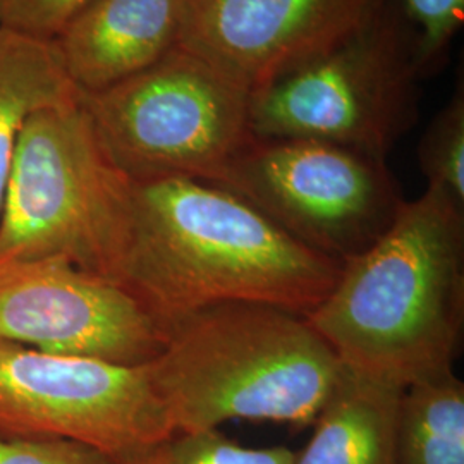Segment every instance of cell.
<instances>
[{
  "label": "cell",
  "mask_w": 464,
  "mask_h": 464,
  "mask_svg": "<svg viewBox=\"0 0 464 464\" xmlns=\"http://www.w3.org/2000/svg\"><path fill=\"white\" fill-rule=\"evenodd\" d=\"M341 270L220 186L193 178L130 179L114 281L166 331L181 316L234 301L306 316Z\"/></svg>",
  "instance_id": "obj_1"
},
{
  "label": "cell",
  "mask_w": 464,
  "mask_h": 464,
  "mask_svg": "<svg viewBox=\"0 0 464 464\" xmlns=\"http://www.w3.org/2000/svg\"><path fill=\"white\" fill-rule=\"evenodd\" d=\"M341 363L408 387L454 372L464 331V207L427 188L343 266L306 315Z\"/></svg>",
  "instance_id": "obj_2"
},
{
  "label": "cell",
  "mask_w": 464,
  "mask_h": 464,
  "mask_svg": "<svg viewBox=\"0 0 464 464\" xmlns=\"http://www.w3.org/2000/svg\"><path fill=\"white\" fill-rule=\"evenodd\" d=\"M174 431L232 420L314 425L344 365L308 318L262 303H218L169 325L147 363Z\"/></svg>",
  "instance_id": "obj_3"
},
{
  "label": "cell",
  "mask_w": 464,
  "mask_h": 464,
  "mask_svg": "<svg viewBox=\"0 0 464 464\" xmlns=\"http://www.w3.org/2000/svg\"><path fill=\"white\" fill-rule=\"evenodd\" d=\"M130 179L102 149L82 93L26 119L0 210V264L64 258L114 281Z\"/></svg>",
  "instance_id": "obj_4"
},
{
  "label": "cell",
  "mask_w": 464,
  "mask_h": 464,
  "mask_svg": "<svg viewBox=\"0 0 464 464\" xmlns=\"http://www.w3.org/2000/svg\"><path fill=\"white\" fill-rule=\"evenodd\" d=\"M251 97L183 47L105 92L82 95L102 149L128 179L212 184L255 140Z\"/></svg>",
  "instance_id": "obj_5"
},
{
  "label": "cell",
  "mask_w": 464,
  "mask_h": 464,
  "mask_svg": "<svg viewBox=\"0 0 464 464\" xmlns=\"http://www.w3.org/2000/svg\"><path fill=\"white\" fill-rule=\"evenodd\" d=\"M413 42L385 0L315 59L253 92L260 140H312L385 159L416 114Z\"/></svg>",
  "instance_id": "obj_6"
},
{
  "label": "cell",
  "mask_w": 464,
  "mask_h": 464,
  "mask_svg": "<svg viewBox=\"0 0 464 464\" xmlns=\"http://www.w3.org/2000/svg\"><path fill=\"white\" fill-rule=\"evenodd\" d=\"M216 186L341 266L381 239L404 201L385 159L312 140L255 138Z\"/></svg>",
  "instance_id": "obj_7"
},
{
  "label": "cell",
  "mask_w": 464,
  "mask_h": 464,
  "mask_svg": "<svg viewBox=\"0 0 464 464\" xmlns=\"http://www.w3.org/2000/svg\"><path fill=\"white\" fill-rule=\"evenodd\" d=\"M172 433L147 365L0 341V437L64 439L128 464Z\"/></svg>",
  "instance_id": "obj_8"
},
{
  "label": "cell",
  "mask_w": 464,
  "mask_h": 464,
  "mask_svg": "<svg viewBox=\"0 0 464 464\" xmlns=\"http://www.w3.org/2000/svg\"><path fill=\"white\" fill-rule=\"evenodd\" d=\"M166 327L119 282L64 258L0 264V341L117 365L153 362Z\"/></svg>",
  "instance_id": "obj_9"
},
{
  "label": "cell",
  "mask_w": 464,
  "mask_h": 464,
  "mask_svg": "<svg viewBox=\"0 0 464 464\" xmlns=\"http://www.w3.org/2000/svg\"><path fill=\"white\" fill-rule=\"evenodd\" d=\"M382 0H186L179 47L256 92L356 30Z\"/></svg>",
  "instance_id": "obj_10"
},
{
  "label": "cell",
  "mask_w": 464,
  "mask_h": 464,
  "mask_svg": "<svg viewBox=\"0 0 464 464\" xmlns=\"http://www.w3.org/2000/svg\"><path fill=\"white\" fill-rule=\"evenodd\" d=\"M186 0H92L52 42L69 83L95 95L179 47Z\"/></svg>",
  "instance_id": "obj_11"
},
{
  "label": "cell",
  "mask_w": 464,
  "mask_h": 464,
  "mask_svg": "<svg viewBox=\"0 0 464 464\" xmlns=\"http://www.w3.org/2000/svg\"><path fill=\"white\" fill-rule=\"evenodd\" d=\"M402 391L344 366L293 464H396Z\"/></svg>",
  "instance_id": "obj_12"
},
{
  "label": "cell",
  "mask_w": 464,
  "mask_h": 464,
  "mask_svg": "<svg viewBox=\"0 0 464 464\" xmlns=\"http://www.w3.org/2000/svg\"><path fill=\"white\" fill-rule=\"evenodd\" d=\"M76 93L52 44L0 30V210L26 119Z\"/></svg>",
  "instance_id": "obj_13"
},
{
  "label": "cell",
  "mask_w": 464,
  "mask_h": 464,
  "mask_svg": "<svg viewBox=\"0 0 464 464\" xmlns=\"http://www.w3.org/2000/svg\"><path fill=\"white\" fill-rule=\"evenodd\" d=\"M396 464H464V382L454 372L404 387Z\"/></svg>",
  "instance_id": "obj_14"
},
{
  "label": "cell",
  "mask_w": 464,
  "mask_h": 464,
  "mask_svg": "<svg viewBox=\"0 0 464 464\" xmlns=\"http://www.w3.org/2000/svg\"><path fill=\"white\" fill-rule=\"evenodd\" d=\"M296 450L246 448L218 430L174 431L128 464H293Z\"/></svg>",
  "instance_id": "obj_15"
},
{
  "label": "cell",
  "mask_w": 464,
  "mask_h": 464,
  "mask_svg": "<svg viewBox=\"0 0 464 464\" xmlns=\"http://www.w3.org/2000/svg\"><path fill=\"white\" fill-rule=\"evenodd\" d=\"M418 162L427 188L464 207V92L456 90L435 116L418 147Z\"/></svg>",
  "instance_id": "obj_16"
},
{
  "label": "cell",
  "mask_w": 464,
  "mask_h": 464,
  "mask_svg": "<svg viewBox=\"0 0 464 464\" xmlns=\"http://www.w3.org/2000/svg\"><path fill=\"white\" fill-rule=\"evenodd\" d=\"M406 17L418 28L413 42L418 71L442 55L464 16V0H401Z\"/></svg>",
  "instance_id": "obj_17"
},
{
  "label": "cell",
  "mask_w": 464,
  "mask_h": 464,
  "mask_svg": "<svg viewBox=\"0 0 464 464\" xmlns=\"http://www.w3.org/2000/svg\"><path fill=\"white\" fill-rule=\"evenodd\" d=\"M92 0H0V30L52 44Z\"/></svg>",
  "instance_id": "obj_18"
},
{
  "label": "cell",
  "mask_w": 464,
  "mask_h": 464,
  "mask_svg": "<svg viewBox=\"0 0 464 464\" xmlns=\"http://www.w3.org/2000/svg\"><path fill=\"white\" fill-rule=\"evenodd\" d=\"M0 464H119L107 454L64 439L0 437Z\"/></svg>",
  "instance_id": "obj_19"
}]
</instances>
